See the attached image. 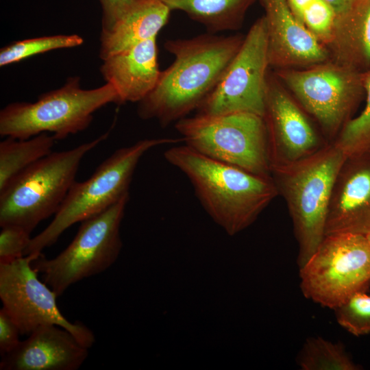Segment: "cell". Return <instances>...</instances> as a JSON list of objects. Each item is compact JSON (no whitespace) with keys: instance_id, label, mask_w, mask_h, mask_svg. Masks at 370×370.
<instances>
[{"instance_id":"6da1fadb","label":"cell","mask_w":370,"mask_h":370,"mask_svg":"<svg viewBox=\"0 0 370 370\" xmlns=\"http://www.w3.org/2000/svg\"><path fill=\"white\" fill-rule=\"evenodd\" d=\"M244 38L210 32L167 40L164 48L174 60L161 71L155 88L138 102L140 118L156 119L164 127L198 109L218 84Z\"/></svg>"},{"instance_id":"7a4b0ae2","label":"cell","mask_w":370,"mask_h":370,"mask_svg":"<svg viewBox=\"0 0 370 370\" xmlns=\"http://www.w3.org/2000/svg\"><path fill=\"white\" fill-rule=\"evenodd\" d=\"M164 156L188 177L203 208L230 236L251 225L279 195L272 177L212 159L186 145L169 148Z\"/></svg>"},{"instance_id":"3957f363","label":"cell","mask_w":370,"mask_h":370,"mask_svg":"<svg viewBox=\"0 0 370 370\" xmlns=\"http://www.w3.org/2000/svg\"><path fill=\"white\" fill-rule=\"evenodd\" d=\"M347 159L330 143L312 155L291 163L273 165L272 179L286 201L292 219L302 267L325 237L327 210L336 177Z\"/></svg>"},{"instance_id":"277c9868","label":"cell","mask_w":370,"mask_h":370,"mask_svg":"<svg viewBox=\"0 0 370 370\" xmlns=\"http://www.w3.org/2000/svg\"><path fill=\"white\" fill-rule=\"evenodd\" d=\"M109 132L66 151L51 152L13 177L0 190V226L17 225L29 232L55 215L75 182L85 155Z\"/></svg>"},{"instance_id":"5b68a950","label":"cell","mask_w":370,"mask_h":370,"mask_svg":"<svg viewBox=\"0 0 370 370\" xmlns=\"http://www.w3.org/2000/svg\"><path fill=\"white\" fill-rule=\"evenodd\" d=\"M180 140L182 139L146 138L116 150L88 179L74 182L51 222L32 238L25 256H39L71 225L98 214L116 203L129 193L136 166L148 151Z\"/></svg>"},{"instance_id":"8992f818","label":"cell","mask_w":370,"mask_h":370,"mask_svg":"<svg viewBox=\"0 0 370 370\" xmlns=\"http://www.w3.org/2000/svg\"><path fill=\"white\" fill-rule=\"evenodd\" d=\"M78 76L68 78L60 88L42 94L35 102H14L0 112V135L27 139L52 133L62 140L86 130L93 114L103 106L119 103L116 89L109 83L83 89Z\"/></svg>"},{"instance_id":"52a82bcc","label":"cell","mask_w":370,"mask_h":370,"mask_svg":"<svg viewBox=\"0 0 370 370\" xmlns=\"http://www.w3.org/2000/svg\"><path fill=\"white\" fill-rule=\"evenodd\" d=\"M175 127L185 145L212 159L271 177L268 133L262 116L251 113H198Z\"/></svg>"},{"instance_id":"ba28073f","label":"cell","mask_w":370,"mask_h":370,"mask_svg":"<svg viewBox=\"0 0 370 370\" xmlns=\"http://www.w3.org/2000/svg\"><path fill=\"white\" fill-rule=\"evenodd\" d=\"M130 193L106 210L81 222L71 243L48 259L42 253L32 267L43 282L61 296L73 284L110 268L117 260L123 243L120 227Z\"/></svg>"},{"instance_id":"9c48e42d","label":"cell","mask_w":370,"mask_h":370,"mask_svg":"<svg viewBox=\"0 0 370 370\" xmlns=\"http://www.w3.org/2000/svg\"><path fill=\"white\" fill-rule=\"evenodd\" d=\"M274 74L312 117L329 142L335 140L365 96L362 74L332 60Z\"/></svg>"},{"instance_id":"30bf717a","label":"cell","mask_w":370,"mask_h":370,"mask_svg":"<svg viewBox=\"0 0 370 370\" xmlns=\"http://www.w3.org/2000/svg\"><path fill=\"white\" fill-rule=\"evenodd\" d=\"M304 296L334 310L370 284V244L366 235L335 234L322 242L299 267Z\"/></svg>"},{"instance_id":"8fae6325","label":"cell","mask_w":370,"mask_h":370,"mask_svg":"<svg viewBox=\"0 0 370 370\" xmlns=\"http://www.w3.org/2000/svg\"><path fill=\"white\" fill-rule=\"evenodd\" d=\"M37 256L28 255L0 264V299L21 335H29L44 325H57L70 332L83 345L95 342L92 331L80 322L69 321L56 303L58 295L38 278L32 267Z\"/></svg>"},{"instance_id":"7c38bea8","label":"cell","mask_w":370,"mask_h":370,"mask_svg":"<svg viewBox=\"0 0 370 370\" xmlns=\"http://www.w3.org/2000/svg\"><path fill=\"white\" fill-rule=\"evenodd\" d=\"M264 16L245 36L217 86L198 108L199 114L246 112L264 117L269 69Z\"/></svg>"},{"instance_id":"4fadbf2b","label":"cell","mask_w":370,"mask_h":370,"mask_svg":"<svg viewBox=\"0 0 370 370\" xmlns=\"http://www.w3.org/2000/svg\"><path fill=\"white\" fill-rule=\"evenodd\" d=\"M271 169L307 158L330 143L320 135L310 116L278 79L269 73L265 110Z\"/></svg>"},{"instance_id":"5bb4252c","label":"cell","mask_w":370,"mask_h":370,"mask_svg":"<svg viewBox=\"0 0 370 370\" xmlns=\"http://www.w3.org/2000/svg\"><path fill=\"white\" fill-rule=\"evenodd\" d=\"M260 1L270 68L304 69L330 60L326 47L295 17L286 0Z\"/></svg>"},{"instance_id":"9a60e30c","label":"cell","mask_w":370,"mask_h":370,"mask_svg":"<svg viewBox=\"0 0 370 370\" xmlns=\"http://www.w3.org/2000/svg\"><path fill=\"white\" fill-rule=\"evenodd\" d=\"M370 232V157L347 158L334 182L325 236Z\"/></svg>"},{"instance_id":"2e32d148","label":"cell","mask_w":370,"mask_h":370,"mask_svg":"<svg viewBox=\"0 0 370 370\" xmlns=\"http://www.w3.org/2000/svg\"><path fill=\"white\" fill-rule=\"evenodd\" d=\"M88 349L70 332L57 325H44L1 356V370H77Z\"/></svg>"},{"instance_id":"e0dca14e","label":"cell","mask_w":370,"mask_h":370,"mask_svg":"<svg viewBox=\"0 0 370 370\" xmlns=\"http://www.w3.org/2000/svg\"><path fill=\"white\" fill-rule=\"evenodd\" d=\"M101 73L114 87L119 103L140 102L155 88L161 71L156 38L138 43L103 60Z\"/></svg>"},{"instance_id":"ac0fdd59","label":"cell","mask_w":370,"mask_h":370,"mask_svg":"<svg viewBox=\"0 0 370 370\" xmlns=\"http://www.w3.org/2000/svg\"><path fill=\"white\" fill-rule=\"evenodd\" d=\"M171 11L161 0L136 1L110 28L101 31V60L143 41L157 38L169 21Z\"/></svg>"},{"instance_id":"d6986e66","label":"cell","mask_w":370,"mask_h":370,"mask_svg":"<svg viewBox=\"0 0 370 370\" xmlns=\"http://www.w3.org/2000/svg\"><path fill=\"white\" fill-rule=\"evenodd\" d=\"M326 48L330 60L365 72L370 69V0H356L337 14Z\"/></svg>"},{"instance_id":"ffe728a7","label":"cell","mask_w":370,"mask_h":370,"mask_svg":"<svg viewBox=\"0 0 370 370\" xmlns=\"http://www.w3.org/2000/svg\"><path fill=\"white\" fill-rule=\"evenodd\" d=\"M171 10L185 12L210 33L235 30L256 0H161Z\"/></svg>"},{"instance_id":"44dd1931","label":"cell","mask_w":370,"mask_h":370,"mask_svg":"<svg viewBox=\"0 0 370 370\" xmlns=\"http://www.w3.org/2000/svg\"><path fill=\"white\" fill-rule=\"evenodd\" d=\"M56 140L47 133L27 139L6 137L0 143V190L21 171L52 152Z\"/></svg>"},{"instance_id":"7402d4cb","label":"cell","mask_w":370,"mask_h":370,"mask_svg":"<svg viewBox=\"0 0 370 370\" xmlns=\"http://www.w3.org/2000/svg\"><path fill=\"white\" fill-rule=\"evenodd\" d=\"M302 370H358L344 346L321 336L307 338L297 357Z\"/></svg>"},{"instance_id":"603a6c76","label":"cell","mask_w":370,"mask_h":370,"mask_svg":"<svg viewBox=\"0 0 370 370\" xmlns=\"http://www.w3.org/2000/svg\"><path fill=\"white\" fill-rule=\"evenodd\" d=\"M366 103L362 111L351 119L332 143L339 147L347 158L370 153V69L363 72Z\"/></svg>"},{"instance_id":"cb8c5ba5","label":"cell","mask_w":370,"mask_h":370,"mask_svg":"<svg viewBox=\"0 0 370 370\" xmlns=\"http://www.w3.org/2000/svg\"><path fill=\"white\" fill-rule=\"evenodd\" d=\"M83 38L77 34L53 35L18 40L0 50V66L20 62L49 51L81 45Z\"/></svg>"},{"instance_id":"d4e9b609","label":"cell","mask_w":370,"mask_h":370,"mask_svg":"<svg viewBox=\"0 0 370 370\" xmlns=\"http://www.w3.org/2000/svg\"><path fill=\"white\" fill-rule=\"evenodd\" d=\"M338 323L354 336L370 334V295L357 291L334 309Z\"/></svg>"},{"instance_id":"484cf974","label":"cell","mask_w":370,"mask_h":370,"mask_svg":"<svg viewBox=\"0 0 370 370\" xmlns=\"http://www.w3.org/2000/svg\"><path fill=\"white\" fill-rule=\"evenodd\" d=\"M336 13L323 0H312L306 8L302 22L307 29L325 47L334 26Z\"/></svg>"},{"instance_id":"4316f807","label":"cell","mask_w":370,"mask_h":370,"mask_svg":"<svg viewBox=\"0 0 370 370\" xmlns=\"http://www.w3.org/2000/svg\"><path fill=\"white\" fill-rule=\"evenodd\" d=\"M1 227L0 264L10 263L25 256V251L32 240V233L17 225Z\"/></svg>"},{"instance_id":"83f0119b","label":"cell","mask_w":370,"mask_h":370,"mask_svg":"<svg viewBox=\"0 0 370 370\" xmlns=\"http://www.w3.org/2000/svg\"><path fill=\"white\" fill-rule=\"evenodd\" d=\"M21 332L3 308L0 310V354L3 356L14 350L21 341Z\"/></svg>"},{"instance_id":"f1b7e54d","label":"cell","mask_w":370,"mask_h":370,"mask_svg":"<svg viewBox=\"0 0 370 370\" xmlns=\"http://www.w3.org/2000/svg\"><path fill=\"white\" fill-rule=\"evenodd\" d=\"M102 9V30L110 28L115 21L138 0H99Z\"/></svg>"},{"instance_id":"f546056e","label":"cell","mask_w":370,"mask_h":370,"mask_svg":"<svg viewBox=\"0 0 370 370\" xmlns=\"http://www.w3.org/2000/svg\"><path fill=\"white\" fill-rule=\"evenodd\" d=\"M312 0H286V2L295 17L303 23L304 12Z\"/></svg>"},{"instance_id":"4dcf8cb0","label":"cell","mask_w":370,"mask_h":370,"mask_svg":"<svg viewBox=\"0 0 370 370\" xmlns=\"http://www.w3.org/2000/svg\"><path fill=\"white\" fill-rule=\"evenodd\" d=\"M334 10L336 14H339L350 8L356 0H323Z\"/></svg>"},{"instance_id":"1f68e13d","label":"cell","mask_w":370,"mask_h":370,"mask_svg":"<svg viewBox=\"0 0 370 370\" xmlns=\"http://www.w3.org/2000/svg\"><path fill=\"white\" fill-rule=\"evenodd\" d=\"M366 236H367V237L368 238V241L369 242V244H370V232L369 234H367Z\"/></svg>"},{"instance_id":"d6a6232c","label":"cell","mask_w":370,"mask_h":370,"mask_svg":"<svg viewBox=\"0 0 370 370\" xmlns=\"http://www.w3.org/2000/svg\"><path fill=\"white\" fill-rule=\"evenodd\" d=\"M369 155V157H370V153Z\"/></svg>"}]
</instances>
